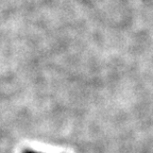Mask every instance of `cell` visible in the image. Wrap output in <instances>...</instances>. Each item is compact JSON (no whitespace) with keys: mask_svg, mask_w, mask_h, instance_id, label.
<instances>
[{"mask_svg":"<svg viewBox=\"0 0 153 153\" xmlns=\"http://www.w3.org/2000/svg\"><path fill=\"white\" fill-rule=\"evenodd\" d=\"M22 153H41V152H37V151L30 150V149H26V150L22 151Z\"/></svg>","mask_w":153,"mask_h":153,"instance_id":"6da1fadb","label":"cell"}]
</instances>
